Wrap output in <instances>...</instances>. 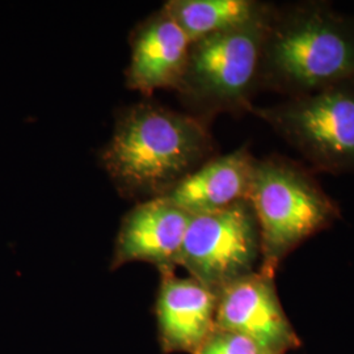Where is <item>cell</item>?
<instances>
[{
    "instance_id": "cell-10",
    "label": "cell",
    "mask_w": 354,
    "mask_h": 354,
    "mask_svg": "<svg viewBox=\"0 0 354 354\" xmlns=\"http://www.w3.org/2000/svg\"><path fill=\"white\" fill-rule=\"evenodd\" d=\"M185 32L162 7L133 33L127 67L129 88L151 95L156 89L180 87L189 58Z\"/></svg>"
},
{
    "instance_id": "cell-1",
    "label": "cell",
    "mask_w": 354,
    "mask_h": 354,
    "mask_svg": "<svg viewBox=\"0 0 354 354\" xmlns=\"http://www.w3.org/2000/svg\"><path fill=\"white\" fill-rule=\"evenodd\" d=\"M212 151V136L201 118L140 102L117 120L102 165L120 192L150 200L165 196Z\"/></svg>"
},
{
    "instance_id": "cell-3",
    "label": "cell",
    "mask_w": 354,
    "mask_h": 354,
    "mask_svg": "<svg viewBox=\"0 0 354 354\" xmlns=\"http://www.w3.org/2000/svg\"><path fill=\"white\" fill-rule=\"evenodd\" d=\"M247 201L260 232L259 270L269 277L294 250L340 218L337 205L302 165L277 156L254 162Z\"/></svg>"
},
{
    "instance_id": "cell-6",
    "label": "cell",
    "mask_w": 354,
    "mask_h": 354,
    "mask_svg": "<svg viewBox=\"0 0 354 354\" xmlns=\"http://www.w3.org/2000/svg\"><path fill=\"white\" fill-rule=\"evenodd\" d=\"M261 243L250 203L192 215L178 257L190 277L218 292L259 269Z\"/></svg>"
},
{
    "instance_id": "cell-8",
    "label": "cell",
    "mask_w": 354,
    "mask_h": 354,
    "mask_svg": "<svg viewBox=\"0 0 354 354\" xmlns=\"http://www.w3.org/2000/svg\"><path fill=\"white\" fill-rule=\"evenodd\" d=\"M190 218L165 197L137 205L121 222L111 268L147 263L159 272L176 270Z\"/></svg>"
},
{
    "instance_id": "cell-12",
    "label": "cell",
    "mask_w": 354,
    "mask_h": 354,
    "mask_svg": "<svg viewBox=\"0 0 354 354\" xmlns=\"http://www.w3.org/2000/svg\"><path fill=\"white\" fill-rule=\"evenodd\" d=\"M163 8L193 44L251 24L272 6L256 0H169Z\"/></svg>"
},
{
    "instance_id": "cell-5",
    "label": "cell",
    "mask_w": 354,
    "mask_h": 354,
    "mask_svg": "<svg viewBox=\"0 0 354 354\" xmlns=\"http://www.w3.org/2000/svg\"><path fill=\"white\" fill-rule=\"evenodd\" d=\"M317 169L354 172V83L250 109Z\"/></svg>"
},
{
    "instance_id": "cell-7",
    "label": "cell",
    "mask_w": 354,
    "mask_h": 354,
    "mask_svg": "<svg viewBox=\"0 0 354 354\" xmlns=\"http://www.w3.org/2000/svg\"><path fill=\"white\" fill-rule=\"evenodd\" d=\"M216 294V328L248 336L274 353L290 354L302 346L279 301L274 277L257 269Z\"/></svg>"
},
{
    "instance_id": "cell-11",
    "label": "cell",
    "mask_w": 354,
    "mask_h": 354,
    "mask_svg": "<svg viewBox=\"0 0 354 354\" xmlns=\"http://www.w3.org/2000/svg\"><path fill=\"white\" fill-rule=\"evenodd\" d=\"M254 162L247 147L209 158L163 197L189 215L226 209L248 198Z\"/></svg>"
},
{
    "instance_id": "cell-4",
    "label": "cell",
    "mask_w": 354,
    "mask_h": 354,
    "mask_svg": "<svg viewBox=\"0 0 354 354\" xmlns=\"http://www.w3.org/2000/svg\"><path fill=\"white\" fill-rule=\"evenodd\" d=\"M272 8L251 24L192 44L177 88L184 102L203 114L250 112L253 93L260 89L263 46Z\"/></svg>"
},
{
    "instance_id": "cell-9",
    "label": "cell",
    "mask_w": 354,
    "mask_h": 354,
    "mask_svg": "<svg viewBox=\"0 0 354 354\" xmlns=\"http://www.w3.org/2000/svg\"><path fill=\"white\" fill-rule=\"evenodd\" d=\"M218 294L193 277L160 272L155 317L165 354H193L216 328Z\"/></svg>"
},
{
    "instance_id": "cell-2",
    "label": "cell",
    "mask_w": 354,
    "mask_h": 354,
    "mask_svg": "<svg viewBox=\"0 0 354 354\" xmlns=\"http://www.w3.org/2000/svg\"><path fill=\"white\" fill-rule=\"evenodd\" d=\"M354 83V16L324 3L273 6L260 88L297 97Z\"/></svg>"
},
{
    "instance_id": "cell-13",
    "label": "cell",
    "mask_w": 354,
    "mask_h": 354,
    "mask_svg": "<svg viewBox=\"0 0 354 354\" xmlns=\"http://www.w3.org/2000/svg\"><path fill=\"white\" fill-rule=\"evenodd\" d=\"M193 354H279L264 345L228 329L215 328Z\"/></svg>"
}]
</instances>
